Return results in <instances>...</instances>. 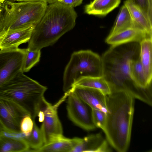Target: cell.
I'll return each mask as SVG.
<instances>
[{
	"instance_id": "obj_5",
	"label": "cell",
	"mask_w": 152,
	"mask_h": 152,
	"mask_svg": "<svg viewBox=\"0 0 152 152\" xmlns=\"http://www.w3.org/2000/svg\"><path fill=\"white\" fill-rule=\"evenodd\" d=\"M0 22V37L3 35L35 26L43 16L48 3L42 1L14 2L5 0Z\"/></svg>"
},
{
	"instance_id": "obj_21",
	"label": "cell",
	"mask_w": 152,
	"mask_h": 152,
	"mask_svg": "<svg viewBox=\"0 0 152 152\" xmlns=\"http://www.w3.org/2000/svg\"><path fill=\"white\" fill-rule=\"evenodd\" d=\"M74 85L98 89L106 95L111 93L109 84L103 76L83 77Z\"/></svg>"
},
{
	"instance_id": "obj_6",
	"label": "cell",
	"mask_w": 152,
	"mask_h": 152,
	"mask_svg": "<svg viewBox=\"0 0 152 152\" xmlns=\"http://www.w3.org/2000/svg\"><path fill=\"white\" fill-rule=\"evenodd\" d=\"M103 76L101 57L90 50L74 52L66 65L63 77V90L69 91L81 78Z\"/></svg>"
},
{
	"instance_id": "obj_4",
	"label": "cell",
	"mask_w": 152,
	"mask_h": 152,
	"mask_svg": "<svg viewBox=\"0 0 152 152\" xmlns=\"http://www.w3.org/2000/svg\"><path fill=\"white\" fill-rule=\"evenodd\" d=\"M47 89L21 71L0 87V97L14 102L34 120L51 104L44 96Z\"/></svg>"
},
{
	"instance_id": "obj_10",
	"label": "cell",
	"mask_w": 152,
	"mask_h": 152,
	"mask_svg": "<svg viewBox=\"0 0 152 152\" xmlns=\"http://www.w3.org/2000/svg\"><path fill=\"white\" fill-rule=\"evenodd\" d=\"M66 96L65 95L56 104H50L44 111V118L40 129L44 145L63 135L62 127L58 115L57 109Z\"/></svg>"
},
{
	"instance_id": "obj_1",
	"label": "cell",
	"mask_w": 152,
	"mask_h": 152,
	"mask_svg": "<svg viewBox=\"0 0 152 152\" xmlns=\"http://www.w3.org/2000/svg\"><path fill=\"white\" fill-rule=\"evenodd\" d=\"M140 49V43L131 42L111 46L103 54V75L111 92L124 91L140 100L144 98L145 90L136 85L130 75L131 63L139 57Z\"/></svg>"
},
{
	"instance_id": "obj_18",
	"label": "cell",
	"mask_w": 152,
	"mask_h": 152,
	"mask_svg": "<svg viewBox=\"0 0 152 152\" xmlns=\"http://www.w3.org/2000/svg\"><path fill=\"white\" fill-rule=\"evenodd\" d=\"M121 0H94L85 7L88 15L105 16L117 7Z\"/></svg>"
},
{
	"instance_id": "obj_32",
	"label": "cell",
	"mask_w": 152,
	"mask_h": 152,
	"mask_svg": "<svg viewBox=\"0 0 152 152\" xmlns=\"http://www.w3.org/2000/svg\"><path fill=\"white\" fill-rule=\"evenodd\" d=\"M4 130L2 125L0 122V135L1 134Z\"/></svg>"
},
{
	"instance_id": "obj_15",
	"label": "cell",
	"mask_w": 152,
	"mask_h": 152,
	"mask_svg": "<svg viewBox=\"0 0 152 152\" xmlns=\"http://www.w3.org/2000/svg\"><path fill=\"white\" fill-rule=\"evenodd\" d=\"M35 26L6 34L0 37V49L17 48L28 42Z\"/></svg>"
},
{
	"instance_id": "obj_24",
	"label": "cell",
	"mask_w": 152,
	"mask_h": 152,
	"mask_svg": "<svg viewBox=\"0 0 152 152\" xmlns=\"http://www.w3.org/2000/svg\"><path fill=\"white\" fill-rule=\"evenodd\" d=\"M40 50H31L28 48L26 49L22 67L23 72H28L39 61L41 54Z\"/></svg>"
},
{
	"instance_id": "obj_17",
	"label": "cell",
	"mask_w": 152,
	"mask_h": 152,
	"mask_svg": "<svg viewBox=\"0 0 152 152\" xmlns=\"http://www.w3.org/2000/svg\"><path fill=\"white\" fill-rule=\"evenodd\" d=\"M139 57L145 77L151 85L152 78V37L146 38L140 42Z\"/></svg>"
},
{
	"instance_id": "obj_9",
	"label": "cell",
	"mask_w": 152,
	"mask_h": 152,
	"mask_svg": "<svg viewBox=\"0 0 152 152\" xmlns=\"http://www.w3.org/2000/svg\"><path fill=\"white\" fill-rule=\"evenodd\" d=\"M27 115V113L14 102L0 97V122L5 131L13 133H20V122Z\"/></svg>"
},
{
	"instance_id": "obj_27",
	"label": "cell",
	"mask_w": 152,
	"mask_h": 152,
	"mask_svg": "<svg viewBox=\"0 0 152 152\" xmlns=\"http://www.w3.org/2000/svg\"><path fill=\"white\" fill-rule=\"evenodd\" d=\"M34 121L28 115H25L21 120L20 125V131L25 136H28L31 132Z\"/></svg>"
},
{
	"instance_id": "obj_33",
	"label": "cell",
	"mask_w": 152,
	"mask_h": 152,
	"mask_svg": "<svg viewBox=\"0 0 152 152\" xmlns=\"http://www.w3.org/2000/svg\"><path fill=\"white\" fill-rule=\"evenodd\" d=\"M5 0H0V4L3 3Z\"/></svg>"
},
{
	"instance_id": "obj_34",
	"label": "cell",
	"mask_w": 152,
	"mask_h": 152,
	"mask_svg": "<svg viewBox=\"0 0 152 152\" xmlns=\"http://www.w3.org/2000/svg\"><path fill=\"white\" fill-rule=\"evenodd\" d=\"M62 0H58V1H59V2H61V1Z\"/></svg>"
},
{
	"instance_id": "obj_14",
	"label": "cell",
	"mask_w": 152,
	"mask_h": 152,
	"mask_svg": "<svg viewBox=\"0 0 152 152\" xmlns=\"http://www.w3.org/2000/svg\"><path fill=\"white\" fill-rule=\"evenodd\" d=\"M21 132L13 133L4 130L0 135V152H28L30 148Z\"/></svg>"
},
{
	"instance_id": "obj_13",
	"label": "cell",
	"mask_w": 152,
	"mask_h": 152,
	"mask_svg": "<svg viewBox=\"0 0 152 152\" xmlns=\"http://www.w3.org/2000/svg\"><path fill=\"white\" fill-rule=\"evenodd\" d=\"M152 37L145 31L138 28H130L116 34L109 35L105 42L111 46L131 42L140 43L145 39Z\"/></svg>"
},
{
	"instance_id": "obj_23",
	"label": "cell",
	"mask_w": 152,
	"mask_h": 152,
	"mask_svg": "<svg viewBox=\"0 0 152 152\" xmlns=\"http://www.w3.org/2000/svg\"><path fill=\"white\" fill-rule=\"evenodd\" d=\"M23 138L28 144L30 149H32L29 152H34L44 145L43 138L41 130L36 124L34 120L31 132L28 136H24Z\"/></svg>"
},
{
	"instance_id": "obj_25",
	"label": "cell",
	"mask_w": 152,
	"mask_h": 152,
	"mask_svg": "<svg viewBox=\"0 0 152 152\" xmlns=\"http://www.w3.org/2000/svg\"><path fill=\"white\" fill-rule=\"evenodd\" d=\"M143 12L152 21V0H127Z\"/></svg>"
},
{
	"instance_id": "obj_3",
	"label": "cell",
	"mask_w": 152,
	"mask_h": 152,
	"mask_svg": "<svg viewBox=\"0 0 152 152\" xmlns=\"http://www.w3.org/2000/svg\"><path fill=\"white\" fill-rule=\"evenodd\" d=\"M77 16L73 7L58 1L49 4L43 16L34 27L27 48L41 50L53 45L74 28Z\"/></svg>"
},
{
	"instance_id": "obj_20",
	"label": "cell",
	"mask_w": 152,
	"mask_h": 152,
	"mask_svg": "<svg viewBox=\"0 0 152 152\" xmlns=\"http://www.w3.org/2000/svg\"><path fill=\"white\" fill-rule=\"evenodd\" d=\"M133 27H136L128 9L124 4L121 8L109 35H113Z\"/></svg>"
},
{
	"instance_id": "obj_29",
	"label": "cell",
	"mask_w": 152,
	"mask_h": 152,
	"mask_svg": "<svg viewBox=\"0 0 152 152\" xmlns=\"http://www.w3.org/2000/svg\"><path fill=\"white\" fill-rule=\"evenodd\" d=\"M11 1H17L18 2L28 1H45L48 3L50 4L58 1V0H10Z\"/></svg>"
},
{
	"instance_id": "obj_22",
	"label": "cell",
	"mask_w": 152,
	"mask_h": 152,
	"mask_svg": "<svg viewBox=\"0 0 152 152\" xmlns=\"http://www.w3.org/2000/svg\"><path fill=\"white\" fill-rule=\"evenodd\" d=\"M130 75L133 82L138 86L143 89L151 87L148 84L144 74L140 57L131 63Z\"/></svg>"
},
{
	"instance_id": "obj_31",
	"label": "cell",
	"mask_w": 152,
	"mask_h": 152,
	"mask_svg": "<svg viewBox=\"0 0 152 152\" xmlns=\"http://www.w3.org/2000/svg\"><path fill=\"white\" fill-rule=\"evenodd\" d=\"M3 3L0 4V22L2 15V12L3 10Z\"/></svg>"
},
{
	"instance_id": "obj_2",
	"label": "cell",
	"mask_w": 152,
	"mask_h": 152,
	"mask_svg": "<svg viewBox=\"0 0 152 152\" xmlns=\"http://www.w3.org/2000/svg\"><path fill=\"white\" fill-rule=\"evenodd\" d=\"M106 97L107 112L102 130L115 150L125 152L130 143L134 98L122 91H112Z\"/></svg>"
},
{
	"instance_id": "obj_26",
	"label": "cell",
	"mask_w": 152,
	"mask_h": 152,
	"mask_svg": "<svg viewBox=\"0 0 152 152\" xmlns=\"http://www.w3.org/2000/svg\"><path fill=\"white\" fill-rule=\"evenodd\" d=\"M92 115L93 123L96 127L103 130L105 124L106 113L98 110L92 109Z\"/></svg>"
},
{
	"instance_id": "obj_12",
	"label": "cell",
	"mask_w": 152,
	"mask_h": 152,
	"mask_svg": "<svg viewBox=\"0 0 152 152\" xmlns=\"http://www.w3.org/2000/svg\"><path fill=\"white\" fill-rule=\"evenodd\" d=\"M112 151L107 140L99 133L82 138L71 152H110Z\"/></svg>"
},
{
	"instance_id": "obj_8",
	"label": "cell",
	"mask_w": 152,
	"mask_h": 152,
	"mask_svg": "<svg viewBox=\"0 0 152 152\" xmlns=\"http://www.w3.org/2000/svg\"><path fill=\"white\" fill-rule=\"evenodd\" d=\"M66 106L70 119L75 124L87 131L96 127L92 119V108L88 104L70 91Z\"/></svg>"
},
{
	"instance_id": "obj_28",
	"label": "cell",
	"mask_w": 152,
	"mask_h": 152,
	"mask_svg": "<svg viewBox=\"0 0 152 152\" xmlns=\"http://www.w3.org/2000/svg\"><path fill=\"white\" fill-rule=\"evenodd\" d=\"M83 1V0H63L60 2L74 8L80 5L82 3Z\"/></svg>"
},
{
	"instance_id": "obj_19",
	"label": "cell",
	"mask_w": 152,
	"mask_h": 152,
	"mask_svg": "<svg viewBox=\"0 0 152 152\" xmlns=\"http://www.w3.org/2000/svg\"><path fill=\"white\" fill-rule=\"evenodd\" d=\"M124 4L128 9L135 27L152 35V21L143 12L128 0L125 1Z\"/></svg>"
},
{
	"instance_id": "obj_30",
	"label": "cell",
	"mask_w": 152,
	"mask_h": 152,
	"mask_svg": "<svg viewBox=\"0 0 152 152\" xmlns=\"http://www.w3.org/2000/svg\"><path fill=\"white\" fill-rule=\"evenodd\" d=\"M37 116L39 117V121L42 122L44 120L45 115L44 111H41L39 113Z\"/></svg>"
},
{
	"instance_id": "obj_16",
	"label": "cell",
	"mask_w": 152,
	"mask_h": 152,
	"mask_svg": "<svg viewBox=\"0 0 152 152\" xmlns=\"http://www.w3.org/2000/svg\"><path fill=\"white\" fill-rule=\"evenodd\" d=\"M82 138H66L63 135L44 145L34 152H71L75 147Z\"/></svg>"
},
{
	"instance_id": "obj_11",
	"label": "cell",
	"mask_w": 152,
	"mask_h": 152,
	"mask_svg": "<svg viewBox=\"0 0 152 152\" xmlns=\"http://www.w3.org/2000/svg\"><path fill=\"white\" fill-rule=\"evenodd\" d=\"M88 104L92 109L107 112L106 95L95 88L74 85L69 90Z\"/></svg>"
},
{
	"instance_id": "obj_7",
	"label": "cell",
	"mask_w": 152,
	"mask_h": 152,
	"mask_svg": "<svg viewBox=\"0 0 152 152\" xmlns=\"http://www.w3.org/2000/svg\"><path fill=\"white\" fill-rule=\"evenodd\" d=\"M26 53V49L19 48L0 50V87L22 71Z\"/></svg>"
}]
</instances>
